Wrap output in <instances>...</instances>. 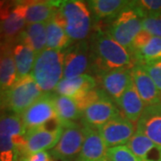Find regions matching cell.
Instances as JSON below:
<instances>
[{
  "label": "cell",
  "instance_id": "6da1fadb",
  "mask_svg": "<svg viewBox=\"0 0 161 161\" xmlns=\"http://www.w3.org/2000/svg\"><path fill=\"white\" fill-rule=\"evenodd\" d=\"M91 69L98 77L120 68H132L136 64L125 47L108 32L98 29L90 41Z\"/></svg>",
  "mask_w": 161,
  "mask_h": 161
},
{
  "label": "cell",
  "instance_id": "7a4b0ae2",
  "mask_svg": "<svg viewBox=\"0 0 161 161\" xmlns=\"http://www.w3.org/2000/svg\"><path fill=\"white\" fill-rule=\"evenodd\" d=\"M26 144V130L21 115L0 114V161H20Z\"/></svg>",
  "mask_w": 161,
  "mask_h": 161
},
{
  "label": "cell",
  "instance_id": "3957f363",
  "mask_svg": "<svg viewBox=\"0 0 161 161\" xmlns=\"http://www.w3.org/2000/svg\"><path fill=\"white\" fill-rule=\"evenodd\" d=\"M64 51L46 48L36 56L31 75L44 93L51 92L62 80Z\"/></svg>",
  "mask_w": 161,
  "mask_h": 161
},
{
  "label": "cell",
  "instance_id": "277c9868",
  "mask_svg": "<svg viewBox=\"0 0 161 161\" xmlns=\"http://www.w3.org/2000/svg\"><path fill=\"white\" fill-rule=\"evenodd\" d=\"M80 0L60 1L58 11L63 18L65 31L72 41H83L92 29L91 11Z\"/></svg>",
  "mask_w": 161,
  "mask_h": 161
},
{
  "label": "cell",
  "instance_id": "5b68a950",
  "mask_svg": "<svg viewBox=\"0 0 161 161\" xmlns=\"http://www.w3.org/2000/svg\"><path fill=\"white\" fill-rule=\"evenodd\" d=\"M143 19L140 10L133 5L132 1H130L128 6L111 23L108 33L130 52L134 38L142 30Z\"/></svg>",
  "mask_w": 161,
  "mask_h": 161
},
{
  "label": "cell",
  "instance_id": "8992f818",
  "mask_svg": "<svg viewBox=\"0 0 161 161\" xmlns=\"http://www.w3.org/2000/svg\"><path fill=\"white\" fill-rule=\"evenodd\" d=\"M42 95L43 92L32 76L26 75L16 80L7 92L0 108H7L12 113L21 115Z\"/></svg>",
  "mask_w": 161,
  "mask_h": 161
},
{
  "label": "cell",
  "instance_id": "52a82bcc",
  "mask_svg": "<svg viewBox=\"0 0 161 161\" xmlns=\"http://www.w3.org/2000/svg\"><path fill=\"white\" fill-rule=\"evenodd\" d=\"M63 131L64 127L59 119H56L44 126L27 132L26 144L22 150L21 157L52 150L58 142Z\"/></svg>",
  "mask_w": 161,
  "mask_h": 161
},
{
  "label": "cell",
  "instance_id": "ba28073f",
  "mask_svg": "<svg viewBox=\"0 0 161 161\" xmlns=\"http://www.w3.org/2000/svg\"><path fill=\"white\" fill-rule=\"evenodd\" d=\"M84 141L83 126L73 123L64 127L62 135L50 151L56 161H73L79 155Z\"/></svg>",
  "mask_w": 161,
  "mask_h": 161
},
{
  "label": "cell",
  "instance_id": "9c48e42d",
  "mask_svg": "<svg viewBox=\"0 0 161 161\" xmlns=\"http://www.w3.org/2000/svg\"><path fill=\"white\" fill-rule=\"evenodd\" d=\"M26 132L44 126L58 119L54 105L53 93H44L38 100L21 115Z\"/></svg>",
  "mask_w": 161,
  "mask_h": 161
},
{
  "label": "cell",
  "instance_id": "30bf717a",
  "mask_svg": "<svg viewBox=\"0 0 161 161\" xmlns=\"http://www.w3.org/2000/svg\"><path fill=\"white\" fill-rule=\"evenodd\" d=\"M91 69L90 43L79 41L64 51V78H74Z\"/></svg>",
  "mask_w": 161,
  "mask_h": 161
},
{
  "label": "cell",
  "instance_id": "8fae6325",
  "mask_svg": "<svg viewBox=\"0 0 161 161\" xmlns=\"http://www.w3.org/2000/svg\"><path fill=\"white\" fill-rule=\"evenodd\" d=\"M121 115L119 108L115 101L105 93L101 98L88 106L81 114L83 126L98 129L108 121Z\"/></svg>",
  "mask_w": 161,
  "mask_h": 161
},
{
  "label": "cell",
  "instance_id": "7c38bea8",
  "mask_svg": "<svg viewBox=\"0 0 161 161\" xmlns=\"http://www.w3.org/2000/svg\"><path fill=\"white\" fill-rule=\"evenodd\" d=\"M97 130L108 149L126 145L135 133L133 123L121 115L108 121Z\"/></svg>",
  "mask_w": 161,
  "mask_h": 161
},
{
  "label": "cell",
  "instance_id": "4fadbf2b",
  "mask_svg": "<svg viewBox=\"0 0 161 161\" xmlns=\"http://www.w3.org/2000/svg\"><path fill=\"white\" fill-rule=\"evenodd\" d=\"M12 52L16 67L17 80L31 75L36 59V53L30 45L23 31L12 42Z\"/></svg>",
  "mask_w": 161,
  "mask_h": 161
},
{
  "label": "cell",
  "instance_id": "5bb4252c",
  "mask_svg": "<svg viewBox=\"0 0 161 161\" xmlns=\"http://www.w3.org/2000/svg\"><path fill=\"white\" fill-rule=\"evenodd\" d=\"M84 141L79 155L75 161H105L108 159V148L97 129L83 126Z\"/></svg>",
  "mask_w": 161,
  "mask_h": 161
},
{
  "label": "cell",
  "instance_id": "9a60e30c",
  "mask_svg": "<svg viewBox=\"0 0 161 161\" xmlns=\"http://www.w3.org/2000/svg\"><path fill=\"white\" fill-rule=\"evenodd\" d=\"M132 77L136 90L145 106L161 103V92L156 86L142 64L136 63L132 68Z\"/></svg>",
  "mask_w": 161,
  "mask_h": 161
},
{
  "label": "cell",
  "instance_id": "2e32d148",
  "mask_svg": "<svg viewBox=\"0 0 161 161\" xmlns=\"http://www.w3.org/2000/svg\"><path fill=\"white\" fill-rule=\"evenodd\" d=\"M132 80V68L112 70L101 76L102 90L116 104Z\"/></svg>",
  "mask_w": 161,
  "mask_h": 161
},
{
  "label": "cell",
  "instance_id": "e0dca14e",
  "mask_svg": "<svg viewBox=\"0 0 161 161\" xmlns=\"http://www.w3.org/2000/svg\"><path fill=\"white\" fill-rule=\"evenodd\" d=\"M137 131L161 146V103L145 107L137 122Z\"/></svg>",
  "mask_w": 161,
  "mask_h": 161
},
{
  "label": "cell",
  "instance_id": "ac0fdd59",
  "mask_svg": "<svg viewBox=\"0 0 161 161\" xmlns=\"http://www.w3.org/2000/svg\"><path fill=\"white\" fill-rule=\"evenodd\" d=\"M12 42L3 40V55L0 61V107L7 92L17 80L16 67L12 52Z\"/></svg>",
  "mask_w": 161,
  "mask_h": 161
},
{
  "label": "cell",
  "instance_id": "d6986e66",
  "mask_svg": "<svg viewBox=\"0 0 161 161\" xmlns=\"http://www.w3.org/2000/svg\"><path fill=\"white\" fill-rule=\"evenodd\" d=\"M47 47L46 48L63 51L71 45L72 40L65 31L64 23L58 9L51 19L46 23Z\"/></svg>",
  "mask_w": 161,
  "mask_h": 161
},
{
  "label": "cell",
  "instance_id": "ffe728a7",
  "mask_svg": "<svg viewBox=\"0 0 161 161\" xmlns=\"http://www.w3.org/2000/svg\"><path fill=\"white\" fill-rule=\"evenodd\" d=\"M97 82L90 75H82L74 78H63L58 82L55 92L58 95L75 98L81 94L95 89Z\"/></svg>",
  "mask_w": 161,
  "mask_h": 161
},
{
  "label": "cell",
  "instance_id": "44dd1931",
  "mask_svg": "<svg viewBox=\"0 0 161 161\" xmlns=\"http://www.w3.org/2000/svg\"><path fill=\"white\" fill-rule=\"evenodd\" d=\"M26 24L24 1L15 2L9 14L1 22L3 40L12 42L21 32Z\"/></svg>",
  "mask_w": 161,
  "mask_h": 161
},
{
  "label": "cell",
  "instance_id": "7402d4cb",
  "mask_svg": "<svg viewBox=\"0 0 161 161\" xmlns=\"http://www.w3.org/2000/svg\"><path fill=\"white\" fill-rule=\"evenodd\" d=\"M126 145L142 161H161V146L139 131L135 132Z\"/></svg>",
  "mask_w": 161,
  "mask_h": 161
},
{
  "label": "cell",
  "instance_id": "603a6c76",
  "mask_svg": "<svg viewBox=\"0 0 161 161\" xmlns=\"http://www.w3.org/2000/svg\"><path fill=\"white\" fill-rule=\"evenodd\" d=\"M116 105L123 111L125 117L132 123L138 122L146 107L132 80Z\"/></svg>",
  "mask_w": 161,
  "mask_h": 161
},
{
  "label": "cell",
  "instance_id": "cb8c5ba5",
  "mask_svg": "<svg viewBox=\"0 0 161 161\" xmlns=\"http://www.w3.org/2000/svg\"><path fill=\"white\" fill-rule=\"evenodd\" d=\"M26 23H46L58 10L60 1H24Z\"/></svg>",
  "mask_w": 161,
  "mask_h": 161
},
{
  "label": "cell",
  "instance_id": "d4e9b609",
  "mask_svg": "<svg viewBox=\"0 0 161 161\" xmlns=\"http://www.w3.org/2000/svg\"><path fill=\"white\" fill-rule=\"evenodd\" d=\"M125 0H91L87 2L96 22L115 20L129 4Z\"/></svg>",
  "mask_w": 161,
  "mask_h": 161
},
{
  "label": "cell",
  "instance_id": "484cf974",
  "mask_svg": "<svg viewBox=\"0 0 161 161\" xmlns=\"http://www.w3.org/2000/svg\"><path fill=\"white\" fill-rule=\"evenodd\" d=\"M53 99L58 119L63 127L81 118V112L73 98L55 93L53 94Z\"/></svg>",
  "mask_w": 161,
  "mask_h": 161
},
{
  "label": "cell",
  "instance_id": "4316f807",
  "mask_svg": "<svg viewBox=\"0 0 161 161\" xmlns=\"http://www.w3.org/2000/svg\"><path fill=\"white\" fill-rule=\"evenodd\" d=\"M30 45L33 48L36 56L46 49L47 27L46 23L28 24L24 31Z\"/></svg>",
  "mask_w": 161,
  "mask_h": 161
},
{
  "label": "cell",
  "instance_id": "83f0119b",
  "mask_svg": "<svg viewBox=\"0 0 161 161\" xmlns=\"http://www.w3.org/2000/svg\"><path fill=\"white\" fill-rule=\"evenodd\" d=\"M132 57L136 63L141 64L161 60V39L153 36L150 42L142 49L136 52Z\"/></svg>",
  "mask_w": 161,
  "mask_h": 161
},
{
  "label": "cell",
  "instance_id": "f1b7e54d",
  "mask_svg": "<svg viewBox=\"0 0 161 161\" xmlns=\"http://www.w3.org/2000/svg\"><path fill=\"white\" fill-rule=\"evenodd\" d=\"M108 161H142L127 145H120L108 150Z\"/></svg>",
  "mask_w": 161,
  "mask_h": 161
},
{
  "label": "cell",
  "instance_id": "f546056e",
  "mask_svg": "<svg viewBox=\"0 0 161 161\" xmlns=\"http://www.w3.org/2000/svg\"><path fill=\"white\" fill-rule=\"evenodd\" d=\"M144 18L161 13V0H141L132 1Z\"/></svg>",
  "mask_w": 161,
  "mask_h": 161
},
{
  "label": "cell",
  "instance_id": "4dcf8cb0",
  "mask_svg": "<svg viewBox=\"0 0 161 161\" xmlns=\"http://www.w3.org/2000/svg\"><path fill=\"white\" fill-rule=\"evenodd\" d=\"M142 29L150 32L151 35L161 39V13L144 18Z\"/></svg>",
  "mask_w": 161,
  "mask_h": 161
},
{
  "label": "cell",
  "instance_id": "1f68e13d",
  "mask_svg": "<svg viewBox=\"0 0 161 161\" xmlns=\"http://www.w3.org/2000/svg\"><path fill=\"white\" fill-rule=\"evenodd\" d=\"M142 65L161 92V60L145 62Z\"/></svg>",
  "mask_w": 161,
  "mask_h": 161
},
{
  "label": "cell",
  "instance_id": "d6a6232c",
  "mask_svg": "<svg viewBox=\"0 0 161 161\" xmlns=\"http://www.w3.org/2000/svg\"><path fill=\"white\" fill-rule=\"evenodd\" d=\"M152 38H153V35H151L150 32H148L145 30H142L138 34L136 35V37L134 38V40L132 41L131 50H130L131 55L133 56L136 52L142 49L144 47L150 42V40Z\"/></svg>",
  "mask_w": 161,
  "mask_h": 161
},
{
  "label": "cell",
  "instance_id": "836d02e7",
  "mask_svg": "<svg viewBox=\"0 0 161 161\" xmlns=\"http://www.w3.org/2000/svg\"><path fill=\"white\" fill-rule=\"evenodd\" d=\"M20 161H56L51 154L47 151H40L37 153L23 155L20 158Z\"/></svg>",
  "mask_w": 161,
  "mask_h": 161
},
{
  "label": "cell",
  "instance_id": "e575fe53",
  "mask_svg": "<svg viewBox=\"0 0 161 161\" xmlns=\"http://www.w3.org/2000/svg\"><path fill=\"white\" fill-rule=\"evenodd\" d=\"M14 4H11L10 2L0 1V22L5 20L6 16L9 14Z\"/></svg>",
  "mask_w": 161,
  "mask_h": 161
},
{
  "label": "cell",
  "instance_id": "d590c367",
  "mask_svg": "<svg viewBox=\"0 0 161 161\" xmlns=\"http://www.w3.org/2000/svg\"><path fill=\"white\" fill-rule=\"evenodd\" d=\"M3 31H2V26H1V22H0V42L3 41Z\"/></svg>",
  "mask_w": 161,
  "mask_h": 161
},
{
  "label": "cell",
  "instance_id": "8d00e7d4",
  "mask_svg": "<svg viewBox=\"0 0 161 161\" xmlns=\"http://www.w3.org/2000/svg\"><path fill=\"white\" fill-rule=\"evenodd\" d=\"M105 161H108V159H107V160H105Z\"/></svg>",
  "mask_w": 161,
  "mask_h": 161
}]
</instances>
